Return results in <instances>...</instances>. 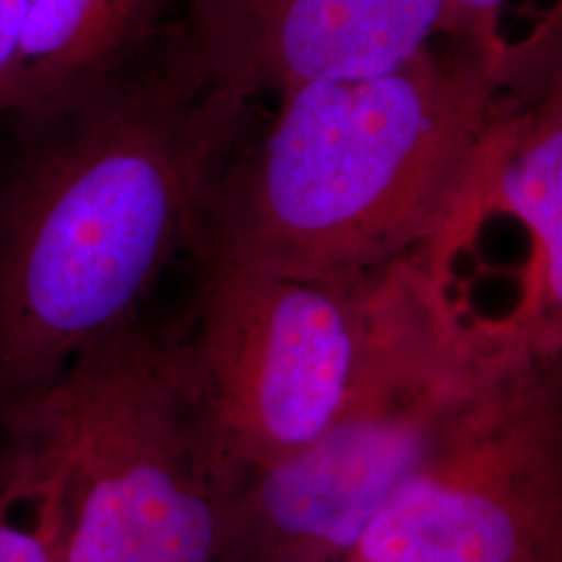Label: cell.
<instances>
[{
	"label": "cell",
	"mask_w": 562,
	"mask_h": 562,
	"mask_svg": "<svg viewBox=\"0 0 562 562\" xmlns=\"http://www.w3.org/2000/svg\"><path fill=\"white\" fill-rule=\"evenodd\" d=\"M327 562H348V561H327Z\"/></svg>",
	"instance_id": "5bb4252c"
},
{
	"label": "cell",
	"mask_w": 562,
	"mask_h": 562,
	"mask_svg": "<svg viewBox=\"0 0 562 562\" xmlns=\"http://www.w3.org/2000/svg\"><path fill=\"white\" fill-rule=\"evenodd\" d=\"M503 211L536 246L515 311L543 348L562 357V92L550 86L506 90L503 115L483 155L467 223Z\"/></svg>",
	"instance_id": "ba28073f"
},
{
	"label": "cell",
	"mask_w": 562,
	"mask_h": 562,
	"mask_svg": "<svg viewBox=\"0 0 562 562\" xmlns=\"http://www.w3.org/2000/svg\"><path fill=\"white\" fill-rule=\"evenodd\" d=\"M248 109L173 21L111 78L13 120L0 165V417L140 319L162 271L199 241Z\"/></svg>",
	"instance_id": "6da1fadb"
},
{
	"label": "cell",
	"mask_w": 562,
	"mask_h": 562,
	"mask_svg": "<svg viewBox=\"0 0 562 562\" xmlns=\"http://www.w3.org/2000/svg\"><path fill=\"white\" fill-rule=\"evenodd\" d=\"M27 0H0V115L11 113L20 76Z\"/></svg>",
	"instance_id": "4fadbf2b"
},
{
	"label": "cell",
	"mask_w": 562,
	"mask_h": 562,
	"mask_svg": "<svg viewBox=\"0 0 562 562\" xmlns=\"http://www.w3.org/2000/svg\"><path fill=\"white\" fill-rule=\"evenodd\" d=\"M196 288L169 336L209 440L238 482L322 436L352 382L373 273L304 280L192 248Z\"/></svg>",
	"instance_id": "5b68a950"
},
{
	"label": "cell",
	"mask_w": 562,
	"mask_h": 562,
	"mask_svg": "<svg viewBox=\"0 0 562 562\" xmlns=\"http://www.w3.org/2000/svg\"><path fill=\"white\" fill-rule=\"evenodd\" d=\"M171 0H27L11 120L36 115L117 74L169 23Z\"/></svg>",
	"instance_id": "9c48e42d"
},
{
	"label": "cell",
	"mask_w": 562,
	"mask_h": 562,
	"mask_svg": "<svg viewBox=\"0 0 562 562\" xmlns=\"http://www.w3.org/2000/svg\"><path fill=\"white\" fill-rule=\"evenodd\" d=\"M504 104L501 74L442 41L383 76L301 86L223 169L196 244L304 280L450 248Z\"/></svg>",
	"instance_id": "7a4b0ae2"
},
{
	"label": "cell",
	"mask_w": 562,
	"mask_h": 562,
	"mask_svg": "<svg viewBox=\"0 0 562 562\" xmlns=\"http://www.w3.org/2000/svg\"><path fill=\"white\" fill-rule=\"evenodd\" d=\"M527 86H550L562 92V27L508 60L504 88Z\"/></svg>",
	"instance_id": "7c38bea8"
},
{
	"label": "cell",
	"mask_w": 562,
	"mask_h": 562,
	"mask_svg": "<svg viewBox=\"0 0 562 562\" xmlns=\"http://www.w3.org/2000/svg\"><path fill=\"white\" fill-rule=\"evenodd\" d=\"M55 487L57 562H240V482L140 319L0 417Z\"/></svg>",
	"instance_id": "3957f363"
},
{
	"label": "cell",
	"mask_w": 562,
	"mask_h": 562,
	"mask_svg": "<svg viewBox=\"0 0 562 562\" xmlns=\"http://www.w3.org/2000/svg\"><path fill=\"white\" fill-rule=\"evenodd\" d=\"M525 9L527 0H446L438 41L461 48L503 76L513 18L525 20ZM561 27L562 0H543L542 23L521 44L546 41Z\"/></svg>",
	"instance_id": "8fae6325"
},
{
	"label": "cell",
	"mask_w": 562,
	"mask_h": 562,
	"mask_svg": "<svg viewBox=\"0 0 562 562\" xmlns=\"http://www.w3.org/2000/svg\"><path fill=\"white\" fill-rule=\"evenodd\" d=\"M446 0H188L213 81L246 101L404 67L438 41Z\"/></svg>",
	"instance_id": "52a82bcc"
},
{
	"label": "cell",
	"mask_w": 562,
	"mask_h": 562,
	"mask_svg": "<svg viewBox=\"0 0 562 562\" xmlns=\"http://www.w3.org/2000/svg\"><path fill=\"white\" fill-rule=\"evenodd\" d=\"M0 562H57L55 487L18 446L0 459Z\"/></svg>",
	"instance_id": "30bf717a"
},
{
	"label": "cell",
	"mask_w": 562,
	"mask_h": 562,
	"mask_svg": "<svg viewBox=\"0 0 562 562\" xmlns=\"http://www.w3.org/2000/svg\"><path fill=\"white\" fill-rule=\"evenodd\" d=\"M348 562H562V357L513 308L482 378Z\"/></svg>",
	"instance_id": "8992f818"
},
{
	"label": "cell",
	"mask_w": 562,
	"mask_h": 562,
	"mask_svg": "<svg viewBox=\"0 0 562 562\" xmlns=\"http://www.w3.org/2000/svg\"><path fill=\"white\" fill-rule=\"evenodd\" d=\"M450 261L423 250L373 273L352 382L299 454L240 483V562L346 561L482 378L503 317L464 308Z\"/></svg>",
	"instance_id": "277c9868"
}]
</instances>
